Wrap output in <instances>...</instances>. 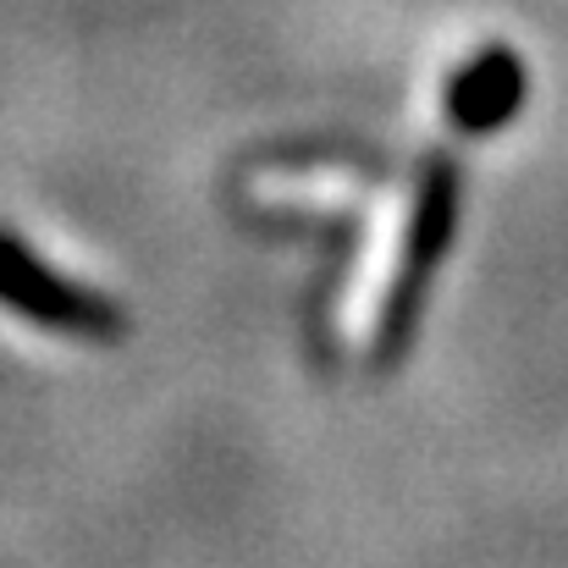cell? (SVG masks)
I'll list each match as a JSON object with an SVG mask.
<instances>
[{
    "mask_svg": "<svg viewBox=\"0 0 568 568\" xmlns=\"http://www.w3.org/2000/svg\"><path fill=\"white\" fill-rule=\"evenodd\" d=\"M458 204H464V178L453 155H430L419 172V189L408 204V226H403V248H397V271L381 293L376 337H371V365L376 371H397L419 337L430 287L442 276V260L458 237Z\"/></svg>",
    "mask_w": 568,
    "mask_h": 568,
    "instance_id": "obj_1",
    "label": "cell"
},
{
    "mask_svg": "<svg viewBox=\"0 0 568 568\" xmlns=\"http://www.w3.org/2000/svg\"><path fill=\"white\" fill-rule=\"evenodd\" d=\"M0 310L39 332L83 337V343H116L128 332V315L111 293L50 271L44 254L22 243L11 226H0Z\"/></svg>",
    "mask_w": 568,
    "mask_h": 568,
    "instance_id": "obj_2",
    "label": "cell"
},
{
    "mask_svg": "<svg viewBox=\"0 0 568 568\" xmlns=\"http://www.w3.org/2000/svg\"><path fill=\"white\" fill-rule=\"evenodd\" d=\"M525 94H530V67L514 44H480L469 61L453 67L447 78V122L469 139H491L497 128H508L519 111H525Z\"/></svg>",
    "mask_w": 568,
    "mask_h": 568,
    "instance_id": "obj_3",
    "label": "cell"
}]
</instances>
